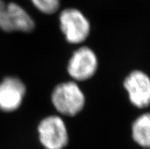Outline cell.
I'll return each mask as SVG.
<instances>
[{
    "label": "cell",
    "instance_id": "obj_10",
    "mask_svg": "<svg viewBox=\"0 0 150 149\" xmlns=\"http://www.w3.org/2000/svg\"><path fill=\"white\" fill-rule=\"evenodd\" d=\"M0 29L6 32H10L8 7L2 0H0Z\"/></svg>",
    "mask_w": 150,
    "mask_h": 149
},
{
    "label": "cell",
    "instance_id": "obj_4",
    "mask_svg": "<svg viewBox=\"0 0 150 149\" xmlns=\"http://www.w3.org/2000/svg\"><path fill=\"white\" fill-rule=\"evenodd\" d=\"M98 67L97 56L87 47H82L75 51L67 66L69 75L76 81H83L94 76Z\"/></svg>",
    "mask_w": 150,
    "mask_h": 149
},
{
    "label": "cell",
    "instance_id": "obj_8",
    "mask_svg": "<svg viewBox=\"0 0 150 149\" xmlns=\"http://www.w3.org/2000/svg\"><path fill=\"white\" fill-rule=\"evenodd\" d=\"M133 140L141 147L150 148V113L139 116L132 125Z\"/></svg>",
    "mask_w": 150,
    "mask_h": 149
},
{
    "label": "cell",
    "instance_id": "obj_6",
    "mask_svg": "<svg viewBox=\"0 0 150 149\" xmlns=\"http://www.w3.org/2000/svg\"><path fill=\"white\" fill-rule=\"evenodd\" d=\"M26 94V86L16 77H6L0 82V110L15 111L21 107Z\"/></svg>",
    "mask_w": 150,
    "mask_h": 149
},
{
    "label": "cell",
    "instance_id": "obj_9",
    "mask_svg": "<svg viewBox=\"0 0 150 149\" xmlns=\"http://www.w3.org/2000/svg\"><path fill=\"white\" fill-rule=\"evenodd\" d=\"M31 2L37 9L47 15L55 13L60 5V0H31Z\"/></svg>",
    "mask_w": 150,
    "mask_h": 149
},
{
    "label": "cell",
    "instance_id": "obj_1",
    "mask_svg": "<svg viewBox=\"0 0 150 149\" xmlns=\"http://www.w3.org/2000/svg\"><path fill=\"white\" fill-rule=\"evenodd\" d=\"M51 101L59 113L67 117H74L82 110L86 97L75 81H66L59 84L53 89Z\"/></svg>",
    "mask_w": 150,
    "mask_h": 149
},
{
    "label": "cell",
    "instance_id": "obj_5",
    "mask_svg": "<svg viewBox=\"0 0 150 149\" xmlns=\"http://www.w3.org/2000/svg\"><path fill=\"white\" fill-rule=\"evenodd\" d=\"M129 98L133 106L144 108L150 104V78L146 74L135 70L129 74L124 81Z\"/></svg>",
    "mask_w": 150,
    "mask_h": 149
},
{
    "label": "cell",
    "instance_id": "obj_2",
    "mask_svg": "<svg viewBox=\"0 0 150 149\" xmlns=\"http://www.w3.org/2000/svg\"><path fill=\"white\" fill-rule=\"evenodd\" d=\"M59 25L66 40L69 44H79L88 38L91 25L82 11L76 8H66L59 15Z\"/></svg>",
    "mask_w": 150,
    "mask_h": 149
},
{
    "label": "cell",
    "instance_id": "obj_7",
    "mask_svg": "<svg viewBox=\"0 0 150 149\" xmlns=\"http://www.w3.org/2000/svg\"><path fill=\"white\" fill-rule=\"evenodd\" d=\"M10 32L21 31L28 33L34 30L35 24L29 14L18 4L10 2L7 5Z\"/></svg>",
    "mask_w": 150,
    "mask_h": 149
},
{
    "label": "cell",
    "instance_id": "obj_3",
    "mask_svg": "<svg viewBox=\"0 0 150 149\" xmlns=\"http://www.w3.org/2000/svg\"><path fill=\"white\" fill-rule=\"evenodd\" d=\"M38 130L39 140L46 149H63L68 145L67 126L58 116L45 117L38 125Z\"/></svg>",
    "mask_w": 150,
    "mask_h": 149
}]
</instances>
